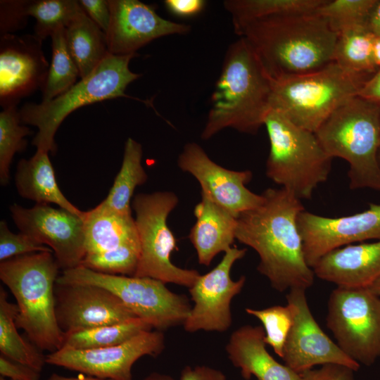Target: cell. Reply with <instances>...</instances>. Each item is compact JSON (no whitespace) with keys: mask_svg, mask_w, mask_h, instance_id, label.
<instances>
[{"mask_svg":"<svg viewBox=\"0 0 380 380\" xmlns=\"http://www.w3.org/2000/svg\"><path fill=\"white\" fill-rule=\"evenodd\" d=\"M0 374L1 377L12 380H39L40 372L21 362L0 355Z\"/></svg>","mask_w":380,"mask_h":380,"instance_id":"41","label":"cell"},{"mask_svg":"<svg viewBox=\"0 0 380 380\" xmlns=\"http://www.w3.org/2000/svg\"><path fill=\"white\" fill-rule=\"evenodd\" d=\"M262 326L243 325L234 331L225 346L228 358L249 380H300L299 374L277 362L267 350Z\"/></svg>","mask_w":380,"mask_h":380,"instance_id":"22","label":"cell"},{"mask_svg":"<svg viewBox=\"0 0 380 380\" xmlns=\"http://www.w3.org/2000/svg\"><path fill=\"white\" fill-rule=\"evenodd\" d=\"M27 12L36 20L34 35L43 41L57 29L66 28L84 11L75 0H31Z\"/></svg>","mask_w":380,"mask_h":380,"instance_id":"33","label":"cell"},{"mask_svg":"<svg viewBox=\"0 0 380 380\" xmlns=\"http://www.w3.org/2000/svg\"><path fill=\"white\" fill-rule=\"evenodd\" d=\"M137 56L109 53L89 75L63 94L39 103H25L19 110L21 123L37 127L32 142L37 150L56 152V131L64 119L77 108L119 97L133 99L125 92L127 86L141 76L129 67L130 61Z\"/></svg>","mask_w":380,"mask_h":380,"instance_id":"6","label":"cell"},{"mask_svg":"<svg viewBox=\"0 0 380 380\" xmlns=\"http://www.w3.org/2000/svg\"><path fill=\"white\" fill-rule=\"evenodd\" d=\"M15 183L20 196L37 203H54L73 214L84 212L73 205L61 192L56 180L49 152L37 150L29 159H21L17 165Z\"/></svg>","mask_w":380,"mask_h":380,"instance_id":"24","label":"cell"},{"mask_svg":"<svg viewBox=\"0 0 380 380\" xmlns=\"http://www.w3.org/2000/svg\"><path fill=\"white\" fill-rule=\"evenodd\" d=\"M139 254V243H127L115 249L86 254L80 265L104 274L134 276Z\"/></svg>","mask_w":380,"mask_h":380,"instance_id":"36","label":"cell"},{"mask_svg":"<svg viewBox=\"0 0 380 380\" xmlns=\"http://www.w3.org/2000/svg\"><path fill=\"white\" fill-rule=\"evenodd\" d=\"M32 130L21 123L17 106H11L0 113V183L5 186L10 181V166L14 155L26 148V136Z\"/></svg>","mask_w":380,"mask_h":380,"instance_id":"34","label":"cell"},{"mask_svg":"<svg viewBox=\"0 0 380 380\" xmlns=\"http://www.w3.org/2000/svg\"><path fill=\"white\" fill-rule=\"evenodd\" d=\"M55 298L57 321L64 333L136 317L115 294L96 286L56 284Z\"/></svg>","mask_w":380,"mask_h":380,"instance_id":"20","label":"cell"},{"mask_svg":"<svg viewBox=\"0 0 380 380\" xmlns=\"http://www.w3.org/2000/svg\"><path fill=\"white\" fill-rule=\"evenodd\" d=\"M246 248L232 247L210 272L200 274L189 289L194 303L183 327L189 333L198 331L225 332L232 325L231 302L241 293L246 279L231 278L234 264L243 258Z\"/></svg>","mask_w":380,"mask_h":380,"instance_id":"12","label":"cell"},{"mask_svg":"<svg viewBox=\"0 0 380 380\" xmlns=\"http://www.w3.org/2000/svg\"><path fill=\"white\" fill-rule=\"evenodd\" d=\"M79 3L85 13L106 33L110 19L108 1L80 0Z\"/></svg>","mask_w":380,"mask_h":380,"instance_id":"42","label":"cell"},{"mask_svg":"<svg viewBox=\"0 0 380 380\" xmlns=\"http://www.w3.org/2000/svg\"><path fill=\"white\" fill-rule=\"evenodd\" d=\"M264 125L270 145L267 177L300 200L310 198L328 179L333 158L314 132L294 125L277 110L271 109Z\"/></svg>","mask_w":380,"mask_h":380,"instance_id":"8","label":"cell"},{"mask_svg":"<svg viewBox=\"0 0 380 380\" xmlns=\"http://www.w3.org/2000/svg\"><path fill=\"white\" fill-rule=\"evenodd\" d=\"M178 167L198 182L201 196L227 209L236 217L255 208L263 200L262 194L250 191L246 185L251 180L250 170H231L212 160L195 142L184 145L178 156Z\"/></svg>","mask_w":380,"mask_h":380,"instance_id":"17","label":"cell"},{"mask_svg":"<svg viewBox=\"0 0 380 380\" xmlns=\"http://www.w3.org/2000/svg\"><path fill=\"white\" fill-rule=\"evenodd\" d=\"M376 293L378 294L380 296V291L376 292Z\"/></svg>","mask_w":380,"mask_h":380,"instance_id":"52","label":"cell"},{"mask_svg":"<svg viewBox=\"0 0 380 380\" xmlns=\"http://www.w3.org/2000/svg\"><path fill=\"white\" fill-rule=\"evenodd\" d=\"M58 284H89L115 294L133 314L163 331L183 325L191 309L188 298L170 291L165 283L149 277L108 274L82 265L63 270Z\"/></svg>","mask_w":380,"mask_h":380,"instance_id":"9","label":"cell"},{"mask_svg":"<svg viewBox=\"0 0 380 380\" xmlns=\"http://www.w3.org/2000/svg\"><path fill=\"white\" fill-rule=\"evenodd\" d=\"M12 219L20 232L49 247L63 270L81 265L85 256L82 216L46 203L25 208L10 206Z\"/></svg>","mask_w":380,"mask_h":380,"instance_id":"14","label":"cell"},{"mask_svg":"<svg viewBox=\"0 0 380 380\" xmlns=\"http://www.w3.org/2000/svg\"><path fill=\"white\" fill-rule=\"evenodd\" d=\"M110 19L106 33L108 51L114 55L137 53L154 39L186 34L189 25L160 17L154 6L138 0H108Z\"/></svg>","mask_w":380,"mask_h":380,"instance_id":"19","label":"cell"},{"mask_svg":"<svg viewBox=\"0 0 380 380\" xmlns=\"http://www.w3.org/2000/svg\"><path fill=\"white\" fill-rule=\"evenodd\" d=\"M369 78L332 62L311 72L272 80L271 109L315 133L338 106L357 96Z\"/></svg>","mask_w":380,"mask_h":380,"instance_id":"7","label":"cell"},{"mask_svg":"<svg viewBox=\"0 0 380 380\" xmlns=\"http://www.w3.org/2000/svg\"><path fill=\"white\" fill-rule=\"evenodd\" d=\"M60 267L51 252H37L1 262L0 279L16 300L18 328L41 350L63 347L64 332L56 313L55 286Z\"/></svg>","mask_w":380,"mask_h":380,"instance_id":"4","label":"cell"},{"mask_svg":"<svg viewBox=\"0 0 380 380\" xmlns=\"http://www.w3.org/2000/svg\"><path fill=\"white\" fill-rule=\"evenodd\" d=\"M68 49L84 78L109 53L106 33L85 13H81L66 28Z\"/></svg>","mask_w":380,"mask_h":380,"instance_id":"26","label":"cell"},{"mask_svg":"<svg viewBox=\"0 0 380 380\" xmlns=\"http://www.w3.org/2000/svg\"><path fill=\"white\" fill-rule=\"evenodd\" d=\"M142 155L141 144L128 138L125 144L121 167L108 196L100 203L101 205L119 213H132L131 201L134 191L148 179L141 164Z\"/></svg>","mask_w":380,"mask_h":380,"instance_id":"27","label":"cell"},{"mask_svg":"<svg viewBox=\"0 0 380 380\" xmlns=\"http://www.w3.org/2000/svg\"><path fill=\"white\" fill-rule=\"evenodd\" d=\"M51 252L52 250L42 245L32 237L23 232L13 233L6 222H0V260L11 259L14 257L37 252Z\"/></svg>","mask_w":380,"mask_h":380,"instance_id":"38","label":"cell"},{"mask_svg":"<svg viewBox=\"0 0 380 380\" xmlns=\"http://www.w3.org/2000/svg\"><path fill=\"white\" fill-rule=\"evenodd\" d=\"M166 8L179 17H191L200 13L205 8L204 0H165Z\"/></svg>","mask_w":380,"mask_h":380,"instance_id":"43","label":"cell"},{"mask_svg":"<svg viewBox=\"0 0 380 380\" xmlns=\"http://www.w3.org/2000/svg\"><path fill=\"white\" fill-rule=\"evenodd\" d=\"M194 212L196 220L189 239L199 264L209 266L217 254L232 248L236 239L237 217L203 196Z\"/></svg>","mask_w":380,"mask_h":380,"instance_id":"23","label":"cell"},{"mask_svg":"<svg viewBox=\"0 0 380 380\" xmlns=\"http://www.w3.org/2000/svg\"><path fill=\"white\" fill-rule=\"evenodd\" d=\"M180 380H227L219 369L205 366H186L181 372Z\"/></svg>","mask_w":380,"mask_h":380,"instance_id":"44","label":"cell"},{"mask_svg":"<svg viewBox=\"0 0 380 380\" xmlns=\"http://www.w3.org/2000/svg\"><path fill=\"white\" fill-rule=\"evenodd\" d=\"M164 348L163 333L151 330L109 347L89 350L61 348L48 354L46 362L102 379L132 380V368L135 362L145 355L156 357Z\"/></svg>","mask_w":380,"mask_h":380,"instance_id":"13","label":"cell"},{"mask_svg":"<svg viewBox=\"0 0 380 380\" xmlns=\"http://www.w3.org/2000/svg\"><path fill=\"white\" fill-rule=\"evenodd\" d=\"M378 161H379V166H380V147H379V152H378Z\"/></svg>","mask_w":380,"mask_h":380,"instance_id":"51","label":"cell"},{"mask_svg":"<svg viewBox=\"0 0 380 380\" xmlns=\"http://www.w3.org/2000/svg\"><path fill=\"white\" fill-rule=\"evenodd\" d=\"M17 304L7 299L4 289L0 287V351L1 354L41 372L46 356L34 344L28 343L18 331L15 319Z\"/></svg>","mask_w":380,"mask_h":380,"instance_id":"28","label":"cell"},{"mask_svg":"<svg viewBox=\"0 0 380 380\" xmlns=\"http://www.w3.org/2000/svg\"><path fill=\"white\" fill-rule=\"evenodd\" d=\"M303 253L310 267L326 254L356 242L380 240V204L353 215L329 217L305 210L298 217Z\"/></svg>","mask_w":380,"mask_h":380,"instance_id":"16","label":"cell"},{"mask_svg":"<svg viewBox=\"0 0 380 380\" xmlns=\"http://www.w3.org/2000/svg\"><path fill=\"white\" fill-rule=\"evenodd\" d=\"M353 369L338 364H326L299 374L300 380H356Z\"/></svg>","mask_w":380,"mask_h":380,"instance_id":"40","label":"cell"},{"mask_svg":"<svg viewBox=\"0 0 380 380\" xmlns=\"http://www.w3.org/2000/svg\"><path fill=\"white\" fill-rule=\"evenodd\" d=\"M376 2V0H324L315 13L339 34L350 30L367 27Z\"/></svg>","mask_w":380,"mask_h":380,"instance_id":"35","label":"cell"},{"mask_svg":"<svg viewBox=\"0 0 380 380\" xmlns=\"http://www.w3.org/2000/svg\"><path fill=\"white\" fill-rule=\"evenodd\" d=\"M374 38L367 27L340 33L335 46L334 62L347 70L372 77L379 70L373 57Z\"/></svg>","mask_w":380,"mask_h":380,"instance_id":"30","label":"cell"},{"mask_svg":"<svg viewBox=\"0 0 380 380\" xmlns=\"http://www.w3.org/2000/svg\"><path fill=\"white\" fill-rule=\"evenodd\" d=\"M49 65L42 41L34 34L0 37V104L17 106L23 97L43 89Z\"/></svg>","mask_w":380,"mask_h":380,"instance_id":"18","label":"cell"},{"mask_svg":"<svg viewBox=\"0 0 380 380\" xmlns=\"http://www.w3.org/2000/svg\"><path fill=\"white\" fill-rule=\"evenodd\" d=\"M312 270L315 277L339 287L370 288L380 279V240L332 251Z\"/></svg>","mask_w":380,"mask_h":380,"instance_id":"21","label":"cell"},{"mask_svg":"<svg viewBox=\"0 0 380 380\" xmlns=\"http://www.w3.org/2000/svg\"><path fill=\"white\" fill-rule=\"evenodd\" d=\"M327 153L349 164L351 189L380 191V103L355 96L338 106L315 132Z\"/></svg>","mask_w":380,"mask_h":380,"instance_id":"5","label":"cell"},{"mask_svg":"<svg viewBox=\"0 0 380 380\" xmlns=\"http://www.w3.org/2000/svg\"><path fill=\"white\" fill-rule=\"evenodd\" d=\"M232 24L272 80L311 72L334 62L338 34L315 11Z\"/></svg>","mask_w":380,"mask_h":380,"instance_id":"2","label":"cell"},{"mask_svg":"<svg viewBox=\"0 0 380 380\" xmlns=\"http://www.w3.org/2000/svg\"><path fill=\"white\" fill-rule=\"evenodd\" d=\"M262 195L258 206L237 217L236 239L258 253L257 270L274 289L307 290L315 275L306 262L298 226L305 210L301 200L282 187L268 188Z\"/></svg>","mask_w":380,"mask_h":380,"instance_id":"1","label":"cell"},{"mask_svg":"<svg viewBox=\"0 0 380 380\" xmlns=\"http://www.w3.org/2000/svg\"><path fill=\"white\" fill-rule=\"evenodd\" d=\"M367 28L375 36L380 37V0H376L369 15Z\"/></svg>","mask_w":380,"mask_h":380,"instance_id":"46","label":"cell"},{"mask_svg":"<svg viewBox=\"0 0 380 380\" xmlns=\"http://www.w3.org/2000/svg\"><path fill=\"white\" fill-rule=\"evenodd\" d=\"M27 0H1L0 1V35L12 34L24 28L27 23Z\"/></svg>","mask_w":380,"mask_h":380,"instance_id":"39","label":"cell"},{"mask_svg":"<svg viewBox=\"0 0 380 380\" xmlns=\"http://www.w3.org/2000/svg\"><path fill=\"white\" fill-rule=\"evenodd\" d=\"M272 93V79L240 37L225 53L201 138L208 140L226 128L256 134L271 110Z\"/></svg>","mask_w":380,"mask_h":380,"instance_id":"3","label":"cell"},{"mask_svg":"<svg viewBox=\"0 0 380 380\" xmlns=\"http://www.w3.org/2000/svg\"><path fill=\"white\" fill-rule=\"evenodd\" d=\"M245 311L262 323L265 333V344L271 346L274 352L281 358L284 346L293 322L291 307L286 305L263 309L246 308Z\"/></svg>","mask_w":380,"mask_h":380,"instance_id":"37","label":"cell"},{"mask_svg":"<svg viewBox=\"0 0 380 380\" xmlns=\"http://www.w3.org/2000/svg\"><path fill=\"white\" fill-rule=\"evenodd\" d=\"M324 0H226L224 8L232 23L290 13H312Z\"/></svg>","mask_w":380,"mask_h":380,"instance_id":"32","label":"cell"},{"mask_svg":"<svg viewBox=\"0 0 380 380\" xmlns=\"http://www.w3.org/2000/svg\"><path fill=\"white\" fill-rule=\"evenodd\" d=\"M51 37V61L42 89V101H49L63 94L77 82L80 77L79 70L68 49L65 28L57 29Z\"/></svg>","mask_w":380,"mask_h":380,"instance_id":"31","label":"cell"},{"mask_svg":"<svg viewBox=\"0 0 380 380\" xmlns=\"http://www.w3.org/2000/svg\"><path fill=\"white\" fill-rule=\"evenodd\" d=\"M305 291L293 289L286 295L293 322L283 349L284 365L298 374L326 364L342 365L357 372L360 365L348 357L314 318Z\"/></svg>","mask_w":380,"mask_h":380,"instance_id":"15","label":"cell"},{"mask_svg":"<svg viewBox=\"0 0 380 380\" xmlns=\"http://www.w3.org/2000/svg\"><path fill=\"white\" fill-rule=\"evenodd\" d=\"M357 96L380 103V70L365 83Z\"/></svg>","mask_w":380,"mask_h":380,"instance_id":"45","label":"cell"},{"mask_svg":"<svg viewBox=\"0 0 380 380\" xmlns=\"http://www.w3.org/2000/svg\"><path fill=\"white\" fill-rule=\"evenodd\" d=\"M326 322L337 345L360 365L380 357V296L370 288L334 289Z\"/></svg>","mask_w":380,"mask_h":380,"instance_id":"11","label":"cell"},{"mask_svg":"<svg viewBox=\"0 0 380 380\" xmlns=\"http://www.w3.org/2000/svg\"><path fill=\"white\" fill-rule=\"evenodd\" d=\"M373 57L376 67L380 70V37H375L373 44Z\"/></svg>","mask_w":380,"mask_h":380,"instance_id":"48","label":"cell"},{"mask_svg":"<svg viewBox=\"0 0 380 380\" xmlns=\"http://www.w3.org/2000/svg\"><path fill=\"white\" fill-rule=\"evenodd\" d=\"M142 380H175V379L170 375L153 372Z\"/></svg>","mask_w":380,"mask_h":380,"instance_id":"49","label":"cell"},{"mask_svg":"<svg viewBox=\"0 0 380 380\" xmlns=\"http://www.w3.org/2000/svg\"><path fill=\"white\" fill-rule=\"evenodd\" d=\"M370 289L374 292L376 293L380 291V279L377 280Z\"/></svg>","mask_w":380,"mask_h":380,"instance_id":"50","label":"cell"},{"mask_svg":"<svg viewBox=\"0 0 380 380\" xmlns=\"http://www.w3.org/2000/svg\"><path fill=\"white\" fill-rule=\"evenodd\" d=\"M47 380H110V379H102L94 377L91 376L68 377V376H63L57 374H52Z\"/></svg>","mask_w":380,"mask_h":380,"instance_id":"47","label":"cell"},{"mask_svg":"<svg viewBox=\"0 0 380 380\" xmlns=\"http://www.w3.org/2000/svg\"><path fill=\"white\" fill-rule=\"evenodd\" d=\"M82 218L86 254L139 243L132 213H119L99 203L93 209L84 212Z\"/></svg>","mask_w":380,"mask_h":380,"instance_id":"25","label":"cell"},{"mask_svg":"<svg viewBox=\"0 0 380 380\" xmlns=\"http://www.w3.org/2000/svg\"><path fill=\"white\" fill-rule=\"evenodd\" d=\"M0 380H6L4 377H1Z\"/></svg>","mask_w":380,"mask_h":380,"instance_id":"53","label":"cell"},{"mask_svg":"<svg viewBox=\"0 0 380 380\" xmlns=\"http://www.w3.org/2000/svg\"><path fill=\"white\" fill-rule=\"evenodd\" d=\"M152 327L139 317L77 331L64 333L62 348L89 350L122 343Z\"/></svg>","mask_w":380,"mask_h":380,"instance_id":"29","label":"cell"},{"mask_svg":"<svg viewBox=\"0 0 380 380\" xmlns=\"http://www.w3.org/2000/svg\"><path fill=\"white\" fill-rule=\"evenodd\" d=\"M178 202L177 196L168 191L134 196L132 207L135 213L140 244L139 258L134 276L149 277L189 289L200 274L195 270L177 267L170 259L177 247L167 220Z\"/></svg>","mask_w":380,"mask_h":380,"instance_id":"10","label":"cell"}]
</instances>
